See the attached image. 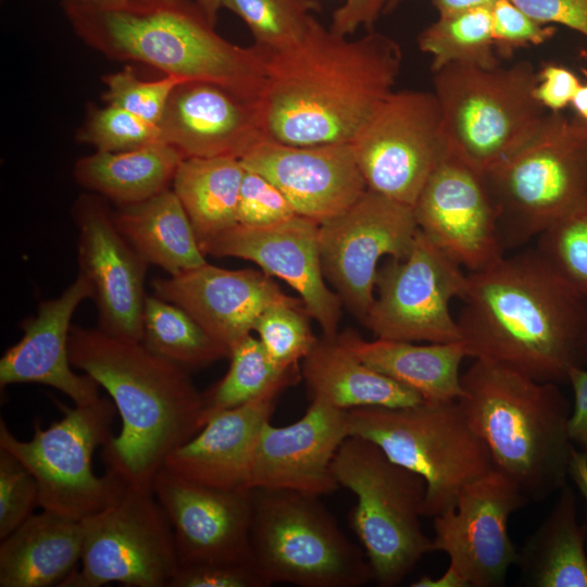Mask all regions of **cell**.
<instances>
[{"label":"cell","instance_id":"obj_53","mask_svg":"<svg viewBox=\"0 0 587 587\" xmlns=\"http://www.w3.org/2000/svg\"><path fill=\"white\" fill-rule=\"evenodd\" d=\"M571 107L574 111V117L587 129V82L582 83Z\"/></svg>","mask_w":587,"mask_h":587},{"label":"cell","instance_id":"obj_21","mask_svg":"<svg viewBox=\"0 0 587 587\" xmlns=\"http://www.w3.org/2000/svg\"><path fill=\"white\" fill-rule=\"evenodd\" d=\"M347 437L348 411L317 399L295 423L266 422L257 440L248 488L317 497L334 492L340 486L332 464Z\"/></svg>","mask_w":587,"mask_h":587},{"label":"cell","instance_id":"obj_24","mask_svg":"<svg viewBox=\"0 0 587 587\" xmlns=\"http://www.w3.org/2000/svg\"><path fill=\"white\" fill-rule=\"evenodd\" d=\"M162 139L183 158H243L266 139L257 101L210 82L178 85L159 123Z\"/></svg>","mask_w":587,"mask_h":587},{"label":"cell","instance_id":"obj_40","mask_svg":"<svg viewBox=\"0 0 587 587\" xmlns=\"http://www.w3.org/2000/svg\"><path fill=\"white\" fill-rule=\"evenodd\" d=\"M77 139L92 146L96 151L108 152L133 150L163 141L159 124L109 103L89 111Z\"/></svg>","mask_w":587,"mask_h":587},{"label":"cell","instance_id":"obj_18","mask_svg":"<svg viewBox=\"0 0 587 587\" xmlns=\"http://www.w3.org/2000/svg\"><path fill=\"white\" fill-rule=\"evenodd\" d=\"M319 228L317 222L298 214L264 227L237 223L200 247L205 255L248 260L271 277L284 280L300 296L323 337L335 338L342 302L323 273Z\"/></svg>","mask_w":587,"mask_h":587},{"label":"cell","instance_id":"obj_16","mask_svg":"<svg viewBox=\"0 0 587 587\" xmlns=\"http://www.w3.org/2000/svg\"><path fill=\"white\" fill-rule=\"evenodd\" d=\"M528 501L512 479L491 470L461 490L452 510L434 516L432 551L448 555L466 587L504 585L519 560L508 521Z\"/></svg>","mask_w":587,"mask_h":587},{"label":"cell","instance_id":"obj_48","mask_svg":"<svg viewBox=\"0 0 587 587\" xmlns=\"http://www.w3.org/2000/svg\"><path fill=\"white\" fill-rule=\"evenodd\" d=\"M386 0H345L333 13L330 29L350 36L360 27L370 29L384 13Z\"/></svg>","mask_w":587,"mask_h":587},{"label":"cell","instance_id":"obj_41","mask_svg":"<svg viewBox=\"0 0 587 587\" xmlns=\"http://www.w3.org/2000/svg\"><path fill=\"white\" fill-rule=\"evenodd\" d=\"M105 91L103 100L134 113L149 122L159 124L174 89L187 80L164 75L155 80H142L136 73L125 67L122 71L102 77Z\"/></svg>","mask_w":587,"mask_h":587},{"label":"cell","instance_id":"obj_8","mask_svg":"<svg viewBox=\"0 0 587 587\" xmlns=\"http://www.w3.org/2000/svg\"><path fill=\"white\" fill-rule=\"evenodd\" d=\"M537 71L449 64L434 72L448 148L483 174L524 146L548 111L534 96Z\"/></svg>","mask_w":587,"mask_h":587},{"label":"cell","instance_id":"obj_23","mask_svg":"<svg viewBox=\"0 0 587 587\" xmlns=\"http://www.w3.org/2000/svg\"><path fill=\"white\" fill-rule=\"evenodd\" d=\"M151 286L153 295L180 307L228 350L254 330L267 308L296 299L262 271L227 270L208 262L155 278Z\"/></svg>","mask_w":587,"mask_h":587},{"label":"cell","instance_id":"obj_17","mask_svg":"<svg viewBox=\"0 0 587 587\" xmlns=\"http://www.w3.org/2000/svg\"><path fill=\"white\" fill-rule=\"evenodd\" d=\"M419 229L469 272L504 257L499 215L484 174L449 148L413 205Z\"/></svg>","mask_w":587,"mask_h":587},{"label":"cell","instance_id":"obj_10","mask_svg":"<svg viewBox=\"0 0 587 587\" xmlns=\"http://www.w3.org/2000/svg\"><path fill=\"white\" fill-rule=\"evenodd\" d=\"M250 555L268 586L359 587L373 580L365 552L309 494L253 489Z\"/></svg>","mask_w":587,"mask_h":587},{"label":"cell","instance_id":"obj_36","mask_svg":"<svg viewBox=\"0 0 587 587\" xmlns=\"http://www.w3.org/2000/svg\"><path fill=\"white\" fill-rule=\"evenodd\" d=\"M417 45L422 52L430 55L433 72L449 64L499 65L492 41L490 5L439 15L421 32Z\"/></svg>","mask_w":587,"mask_h":587},{"label":"cell","instance_id":"obj_31","mask_svg":"<svg viewBox=\"0 0 587 587\" xmlns=\"http://www.w3.org/2000/svg\"><path fill=\"white\" fill-rule=\"evenodd\" d=\"M117 229L150 264L170 275L207 263L192 224L172 188L113 211Z\"/></svg>","mask_w":587,"mask_h":587},{"label":"cell","instance_id":"obj_3","mask_svg":"<svg viewBox=\"0 0 587 587\" xmlns=\"http://www.w3.org/2000/svg\"><path fill=\"white\" fill-rule=\"evenodd\" d=\"M68 355L73 367L107 390L121 417L118 435L101 449L107 471L126 485L152 488L166 458L203 427L202 394L188 371L140 340L99 327L72 326Z\"/></svg>","mask_w":587,"mask_h":587},{"label":"cell","instance_id":"obj_33","mask_svg":"<svg viewBox=\"0 0 587 587\" xmlns=\"http://www.w3.org/2000/svg\"><path fill=\"white\" fill-rule=\"evenodd\" d=\"M243 174L240 159L233 157H193L180 161L172 189L192 224L199 245L237 224Z\"/></svg>","mask_w":587,"mask_h":587},{"label":"cell","instance_id":"obj_38","mask_svg":"<svg viewBox=\"0 0 587 587\" xmlns=\"http://www.w3.org/2000/svg\"><path fill=\"white\" fill-rule=\"evenodd\" d=\"M537 239L540 257L587 300V196Z\"/></svg>","mask_w":587,"mask_h":587},{"label":"cell","instance_id":"obj_4","mask_svg":"<svg viewBox=\"0 0 587 587\" xmlns=\"http://www.w3.org/2000/svg\"><path fill=\"white\" fill-rule=\"evenodd\" d=\"M74 33L110 59L155 67L164 75L221 85L257 101L267 51L221 37L190 0L62 2Z\"/></svg>","mask_w":587,"mask_h":587},{"label":"cell","instance_id":"obj_50","mask_svg":"<svg viewBox=\"0 0 587 587\" xmlns=\"http://www.w3.org/2000/svg\"><path fill=\"white\" fill-rule=\"evenodd\" d=\"M569 477L573 480L576 488L584 497L587 507V457L575 446L572 450Z\"/></svg>","mask_w":587,"mask_h":587},{"label":"cell","instance_id":"obj_28","mask_svg":"<svg viewBox=\"0 0 587 587\" xmlns=\"http://www.w3.org/2000/svg\"><path fill=\"white\" fill-rule=\"evenodd\" d=\"M337 339L363 363L415 391L424 401H453L464 394L460 367L467 353L462 341H369L352 330L337 335Z\"/></svg>","mask_w":587,"mask_h":587},{"label":"cell","instance_id":"obj_15","mask_svg":"<svg viewBox=\"0 0 587 587\" xmlns=\"http://www.w3.org/2000/svg\"><path fill=\"white\" fill-rule=\"evenodd\" d=\"M417 232L412 207L369 189L345 212L320 224L324 276L362 323L374 301L379 261L404 259Z\"/></svg>","mask_w":587,"mask_h":587},{"label":"cell","instance_id":"obj_20","mask_svg":"<svg viewBox=\"0 0 587 587\" xmlns=\"http://www.w3.org/2000/svg\"><path fill=\"white\" fill-rule=\"evenodd\" d=\"M151 487L172 527L179 565L251 559L252 488H213L164 467Z\"/></svg>","mask_w":587,"mask_h":587},{"label":"cell","instance_id":"obj_13","mask_svg":"<svg viewBox=\"0 0 587 587\" xmlns=\"http://www.w3.org/2000/svg\"><path fill=\"white\" fill-rule=\"evenodd\" d=\"M351 145L367 189L413 208L448 152L434 91L394 90Z\"/></svg>","mask_w":587,"mask_h":587},{"label":"cell","instance_id":"obj_43","mask_svg":"<svg viewBox=\"0 0 587 587\" xmlns=\"http://www.w3.org/2000/svg\"><path fill=\"white\" fill-rule=\"evenodd\" d=\"M490 11L492 41L498 58L507 59L519 49L542 45L557 30L554 25L537 22L512 0H496Z\"/></svg>","mask_w":587,"mask_h":587},{"label":"cell","instance_id":"obj_22","mask_svg":"<svg viewBox=\"0 0 587 587\" xmlns=\"http://www.w3.org/2000/svg\"><path fill=\"white\" fill-rule=\"evenodd\" d=\"M270 179L298 215L322 224L367 190L350 143L290 146L264 139L240 159Z\"/></svg>","mask_w":587,"mask_h":587},{"label":"cell","instance_id":"obj_46","mask_svg":"<svg viewBox=\"0 0 587 587\" xmlns=\"http://www.w3.org/2000/svg\"><path fill=\"white\" fill-rule=\"evenodd\" d=\"M575 72L565 65L547 62L537 71L534 96L548 112H563L582 85Z\"/></svg>","mask_w":587,"mask_h":587},{"label":"cell","instance_id":"obj_54","mask_svg":"<svg viewBox=\"0 0 587 587\" xmlns=\"http://www.w3.org/2000/svg\"><path fill=\"white\" fill-rule=\"evenodd\" d=\"M211 25H215L218 11L223 8L222 0H193Z\"/></svg>","mask_w":587,"mask_h":587},{"label":"cell","instance_id":"obj_55","mask_svg":"<svg viewBox=\"0 0 587 587\" xmlns=\"http://www.w3.org/2000/svg\"><path fill=\"white\" fill-rule=\"evenodd\" d=\"M408 0H386L384 13H390L397 9L401 3Z\"/></svg>","mask_w":587,"mask_h":587},{"label":"cell","instance_id":"obj_45","mask_svg":"<svg viewBox=\"0 0 587 587\" xmlns=\"http://www.w3.org/2000/svg\"><path fill=\"white\" fill-rule=\"evenodd\" d=\"M253 561L179 565L168 587H266Z\"/></svg>","mask_w":587,"mask_h":587},{"label":"cell","instance_id":"obj_56","mask_svg":"<svg viewBox=\"0 0 587 587\" xmlns=\"http://www.w3.org/2000/svg\"><path fill=\"white\" fill-rule=\"evenodd\" d=\"M122 0H62V2H82V3H103V2H114Z\"/></svg>","mask_w":587,"mask_h":587},{"label":"cell","instance_id":"obj_7","mask_svg":"<svg viewBox=\"0 0 587 587\" xmlns=\"http://www.w3.org/2000/svg\"><path fill=\"white\" fill-rule=\"evenodd\" d=\"M348 425L349 436L373 441L394 462L423 477L427 517L452 510L465 486L495 469L458 400L352 409Z\"/></svg>","mask_w":587,"mask_h":587},{"label":"cell","instance_id":"obj_25","mask_svg":"<svg viewBox=\"0 0 587 587\" xmlns=\"http://www.w3.org/2000/svg\"><path fill=\"white\" fill-rule=\"evenodd\" d=\"M92 298L85 276L76 279L57 298L39 303L35 315L21 322L22 338L0 359V385L35 383L50 386L76 405L100 398L98 383L87 374H77L68 355L71 321L77 307Z\"/></svg>","mask_w":587,"mask_h":587},{"label":"cell","instance_id":"obj_34","mask_svg":"<svg viewBox=\"0 0 587 587\" xmlns=\"http://www.w3.org/2000/svg\"><path fill=\"white\" fill-rule=\"evenodd\" d=\"M141 342L187 371L205 367L229 353L185 310L155 295L146 297Z\"/></svg>","mask_w":587,"mask_h":587},{"label":"cell","instance_id":"obj_47","mask_svg":"<svg viewBox=\"0 0 587 587\" xmlns=\"http://www.w3.org/2000/svg\"><path fill=\"white\" fill-rule=\"evenodd\" d=\"M545 25H562L587 39V0H512Z\"/></svg>","mask_w":587,"mask_h":587},{"label":"cell","instance_id":"obj_32","mask_svg":"<svg viewBox=\"0 0 587 587\" xmlns=\"http://www.w3.org/2000/svg\"><path fill=\"white\" fill-rule=\"evenodd\" d=\"M183 155L164 141L141 148L96 151L78 159L74 177L118 207L145 201L170 188Z\"/></svg>","mask_w":587,"mask_h":587},{"label":"cell","instance_id":"obj_9","mask_svg":"<svg viewBox=\"0 0 587 587\" xmlns=\"http://www.w3.org/2000/svg\"><path fill=\"white\" fill-rule=\"evenodd\" d=\"M504 248L537 238L587 196V129L548 112L524 146L484 173Z\"/></svg>","mask_w":587,"mask_h":587},{"label":"cell","instance_id":"obj_39","mask_svg":"<svg viewBox=\"0 0 587 587\" xmlns=\"http://www.w3.org/2000/svg\"><path fill=\"white\" fill-rule=\"evenodd\" d=\"M310 314L301 299L267 308L258 319L254 332L272 362L280 370L297 369L316 341Z\"/></svg>","mask_w":587,"mask_h":587},{"label":"cell","instance_id":"obj_52","mask_svg":"<svg viewBox=\"0 0 587 587\" xmlns=\"http://www.w3.org/2000/svg\"><path fill=\"white\" fill-rule=\"evenodd\" d=\"M496 0H430L439 15H448L459 11L491 5Z\"/></svg>","mask_w":587,"mask_h":587},{"label":"cell","instance_id":"obj_1","mask_svg":"<svg viewBox=\"0 0 587 587\" xmlns=\"http://www.w3.org/2000/svg\"><path fill=\"white\" fill-rule=\"evenodd\" d=\"M402 58L385 34L349 39L312 17L297 42L267 51L257 99L264 137L290 146L352 142L395 90Z\"/></svg>","mask_w":587,"mask_h":587},{"label":"cell","instance_id":"obj_5","mask_svg":"<svg viewBox=\"0 0 587 587\" xmlns=\"http://www.w3.org/2000/svg\"><path fill=\"white\" fill-rule=\"evenodd\" d=\"M461 384L464 394L458 401L495 469L534 501L567 484L572 408L558 384L485 359H474Z\"/></svg>","mask_w":587,"mask_h":587},{"label":"cell","instance_id":"obj_11","mask_svg":"<svg viewBox=\"0 0 587 587\" xmlns=\"http://www.w3.org/2000/svg\"><path fill=\"white\" fill-rule=\"evenodd\" d=\"M55 404L62 417L46 428L37 420L29 440L16 438L1 419L0 449L32 473L41 510L83 522L112 504L126 487L116 474L97 476L92 470V455L112 435L117 410L101 397L86 405Z\"/></svg>","mask_w":587,"mask_h":587},{"label":"cell","instance_id":"obj_35","mask_svg":"<svg viewBox=\"0 0 587 587\" xmlns=\"http://www.w3.org/2000/svg\"><path fill=\"white\" fill-rule=\"evenodd\" d=\"M225 376L202 394V424L215 414L237 408L277 385L290 386L299 378L297 369L280 370L251 334L235 344L228 353Z\"/></svg>","mask_w":587,"mask_h":587},{"label":"cell","instance_id":"obj_26","mask_svg":"<svg viewBox=\"0 0 587 587\" xmlns=\"http://www.w3.org/2000/svg\"><path fill=\"white\" fill-rule=\"evenodd\" d=\"M287 387L277 385L250 402L215 414L166 458L163 467L213 488H248L259 434Z\"/></svg>","mask_w":587,"mask_h":587},{"label":"cell","instance_id":"obj_29","mask_svg":"<svg viewBox=\"0 0 587 587\" xmlns=\"http://www.w3.org/2000/svg\"><path fill=\"white\" fill-rule=\"evenodd\" d=\"M312 399L350 411L401 408L424 401L415 391L373 370L335 338L319 339L301 367Z\"/></svg>","mask_w":587,"mask_h":587},{"label":"cell","instance_id":"obj_51","mask_svg":"<svg viewBox=\"0 0 587 587\" xmlns=\"http://www.w3.org/2000/svg\"><path fill=\"white\" fill-rule=\"evenodd\" d=\"M412 587H466L458 573L448 565L447 570L437 578H432L427 575L420 577Z\"/></svg>","mask_w":587,"mask_h":587},{"label":"cell","instance_id":"obj_6","mask_svg":"<svg viewBox=\"0 0 587 587\" xmlns=\"http://www.w3.org/2000/svg\"><path fill=\"white\" fill-rule=\"evenodd\" d=\"M340 487L357 497L350 525L382 587L400 584L432 551L421 517L426 484L415 472L394 462L376 444L349 436L332 464Z\"/></svg>","mask_w":587,"mask_h":587},{"label":"cell","instance_id":"obj_49","mask_svg":"<svg viewBox=\"0 0 587 587\" xmlns=\"http://www.w3.org/2000/svg\"><path fill=\"white\" fill-rule=\"evenodd\" d=\"M573 390V408L567 423L572 444L587 457V367L573 366L567 373Z\"/></svg>","mask_w":587,"mask_h":587},{"label":"cell","instance_id":"obj_27","mask_svg":"<svg viewBox=\"0 0 587 587\" xmlns=\"http://www.w3.org/2000/svg\"><path fill=\"white\" fill-rule=\"evenodd\" d=\"M82 522L41 510L0 544V587H49L60 584L80 562Z\"/></svg>","mask_w":587,"mask_h":587},{"label":"cell","instance_id":"obj_44","mask_svg":"<svg viewBox=\"0 0 587 587\" xmlns=\"http://www.w3.org/2000/svg\"><path fill=\"white\" fill-rule=\"evenodd\" d=\"M297 215L286 196L263 175L245 168L237 204V223L271 226Z\"/></svg>","mask_w":587,"mask_h":587},{"label":"cell","instance_id":"obj_37","mask_svg":"<svg viewBox=\"0 0 587 587\" xmlns=\"http://www.w3.org/2000/svg\"><path fill=\"white\" fill-rule=\"evenodd\" d=\"M222 5L240 17L254 45L268 52L297 42L321 10L317 0H222Z\"/></svg>","mask_w":587,"mask_h":587},{"label":"cell","instance_id":"obj_30","mask_svg":"<svg viewBox=\"0 0 587 587\" xmlns=\"http://www.w3.org/2000/svg\"><path fill=\"white\" fill-rule=\"evenodd\" d=\"M587 524L577 520V498L566 484L548 516L519 549L522 582L532 587H587Z\"/></svg>","mask_w":587,"mask_h":587},{"label":"cell","instance_id":"obj_14","mask_svg":"<svg viewBox=\"0 0 587 587\" xmlns=\"http://www.w3.org/2000/svg\"><path fill=\"white\" fill-rule=\"evenodd\" d=\"M467 274L420 229L409 254L377 272L374 301L363 324L380 339L462 341L451 302L463 297Z\"/></svg>","mask_w":587,"mask_h":587},{"label":"cell","instance_id":"obj_19","mask_svg":"<svg viewBox=\"0 0 587 587\" xmlns=\"http://www.w3.org/2000/svg\"><path fill=\"white\" fill-rule=\"evenodd\" d=\"M72 216L78 230V273L91 285L98 327L113 336L141 341L149 263L121 234L113 211L100 198L80 196Z\"/></svg>","mask_w":587,"mask_h":587},{"label":"cell","instance_id":"obj_12","mask_svg":"<svg viewBox=\"0 0 587 587\" xmlns=\"http://www.w3.org/2000/svg\"><path fill=\"white\" fill-rule=\"evenodd\" d=\"M80 569L59 587H168L179 567L170 522L152 488L126 485L121 496L82 522Z\"/></svg>","mask_w":587,"mask_h":587},{"label":"cell","instance_id":"obj_2","mask_svg":"<svg viewBox=\"0 0 587 587\" xmlns=\"http://www.w3.org/2000/svg\"><path fill=\"white\" fill-rule=\"evenodd\" d=\"M457 322L467 358L512 366L545 383L587 367V300L536 249L467 273Z\"/></svg>","mask_w":587,"mask_h":587},{"label":"cell","instance_id":"obj_42","mask_svg":"<svg viewBox=\"0 0 587 587\" xmlns=\"http://www.w3.org/2000/svg\"><path fill=\"white\" fill-rule=\"evenodd\" d=\"M36 507V479L15 457L0 449V539L34 514Z\"/></svg>","mask_w":587,"mask_h":587}]
</instances>
